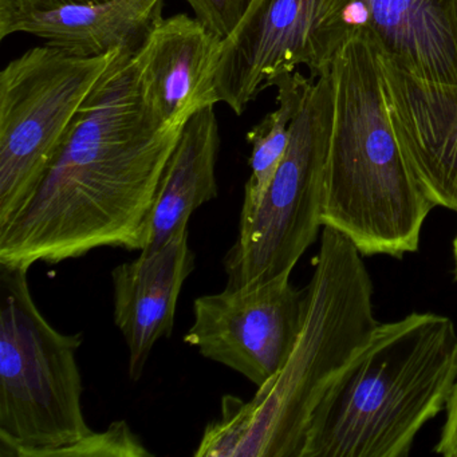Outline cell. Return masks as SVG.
<instances>
[{"instance_id": "1", "label": "cell", "mask_w": 457, "mask_h": 457, "mask_svg": "<svg viewBox=\"0 0 457 457\" xmlns=\"http://www.w3.org/2000/svg\"><path fill=\"white\" fill-rule=\"evenodd\" d=\"M135 53H117L30 199L0 226V264L30 270L97 248L146 247L160 181L184 125L162 127L152 116Z\"/></svg>"}, {"instance_id": "2", "label": "cell", "mask_w": 457, "mask_h": 457, "mask_svg": "<svg viewBox=\"0 0 457 457\" xmlns=\"http://www.w3.org/2000/svg\"><path fill=\"white\" fill-rule=\"evenodd\" d=\"M377 326L362 253L323 227L290 355L250 400L223 395L220 416L205 428L195 456L303 457L315 409Z\"/></svg>"}, {"instance_id": "3", "label": "cell", "mask_w": 457, "mask_h": 457, "mask_svg": "<svg viewBox=\"0 0 457 457\" xmlns=\"http://www.w3.org/2000/svg\"><path fill=\"white\" fill-rule=\"evenodd\" d=\"M333 124L323 227L363 256L403 258L419 250L436 207L403 159L390 121L376 46L358 25L331 66Z\"/></svg>"}, {"instance_id": "4", "label": "cell", "mask_w": 457, "mask_h": 457, "mask_svg": "<svg viewBox=\"0 0 457 457\" xmlns=\"http://www.w3.org/2000/svg\"><path fill=\"white\" fill-rule=\"evenodd\" d=\"M457 379L456 326L411 312L378 323L315 409L303 457H406L446 408Z\"/></svg>"}, {"instance_id": "5", "label": "cell", "mask_w": 457, "mask_h": 457, "mask_svg": "<svg viewBox=\"0 0 457 457\" xmlns=\"http://www.w3.org/2000/svg\"><path fill=\"white\" fill-rule=\"evenodd\" d=\"M28 274L0 264V456L57 457L95 432L82 411L84 334L50 325Z\"/></svg>"}, {"instance_id": "6", "label": "cell", "mask_w": 457, "mask_h": 457, "mask_svg": "<svg viewBox=\"0 0 457 457\" xmlns=\"http://www.w3.org/2000/svg\"><path fill=\"white\" fill-rule=\"evenodd\" d=\"M331 124L333 81L328 71L312 79L304 93L287 151L266 196L253 215L239 220L237 242L223 262L228 287L262 285L291 274L317 239L323 228Z\"/></svg>"}, {"instance_id": "7", "label": "cell", "mask_w": 457, "mask_h": 457, "mask_svg": "<svg viewBox=\"0 0 457 457\" xmlns=\"http://www.w3.org/2000/svg\"><path fill=\"white\" fill-rule=\"evenodd\" d=\"M117 52L100 57L45 45L0 73V226L9 223L44 178L74 119Z\"/></svg>"}, {"instance_id": "8", "label": "cell", "mask_w": 457, "mask_h": 457, "mask_svg": "<svg viewBox=\"0 0 457 457\" xmlns=\"http://www.w3.org/2000/svg\"><path fill=\"white\" fill-rule=\"evenodd\" d=\"M354 0H253L226 39L213 74L216 101L237 116L279 77L306 66L312 79L330 71L358 28Z\"/></svg>"}, {"instance_id": "9", "label": "cell", "mask_w": 457, "mask_h": 457, "mask_svg": "<svg viewBox=\"0 0 457 457\" xmlns=\"http://www.w3.org/2000/svg\"><path fill=\"white\" fill-rule=\"evenodd\" d=\"M290 275L199 296L184 342L262 386L287 360L303 323L304 290Z\"/></svg>"}, {"instance_id": "10", "label": "cell", "mask_w": 457, "mask_h": 457, "mask_svg": "<svg viewBox=\"0 0 457 457\" xmlns=\"http://www.w3.org/2000/svg\"><path fill=\"white\" fill-rule=\"evenodd\" d=\"M224 41L196 18H162L135 53L146 108L162 127L184 125L192 114L216 105L213 74Z\"/></svg>"}, {"instance_id": "11", "label": "cell", "mask_w": 457, "mask_h": 457, "mask_svg": "<svg viewBox=\"0 0 457 457\" xmlns=\"http://www.w3.org/2000/svg\"><path fill=\"white\" fill-rule=\"evenodd\" d=\"M377 54L403 159L436 207L457 213V90L422 84Z\"/></svg>"}, {"instance_id": "12", "label": "cell", "mask_w": 457, "mask_h": 457, "mask_svg": "<svg viewBox=\"0 0 457 457\" xmlns=\"http://www.w3.org/2000/svg\"><path fill=\"white\" fill-rule=\"evenodd\" d=\"M195 258L187 229L112 271L114 323L129 350L133 382L143 377L156 342L172 336L179 296L195 270Z\"/></svg>"}, {"instance_id": "13", "label": "cell", "mask_w": 457, "mask_h": 457, "mask_svg": "<svg viewBox=\"0 0 457 457\" xmlns=\"http://www.w3.org/2000/svg\"><path fill=\"white\" fill-rule=\"evenodd\" d=\"M377 52L422 84L457 90V0H354Z\"/></svg>"}, {"instance_id": "14", "label": "cell", "mask_w": 457, "mask_h": 457, "mask_svg": "<svg viewBox=\"0 0 457 457\" xmlns=\"http://www.w3.org/2000/svg\"><path fill=\"white\" fill-rule=\"evenodd\" d=\"M162 7L164 0H113L0 15V41L23 33L85 57H100L121 49L137 52L162 20Z\"/></svg>"}, {"instance_id": "15", "label": "cell", "mask_w": 457, "mask_h": 457, "mask_svg": "<svg viewBox=\"0 0 457 457\" xmlns=\"http://www.w3.org/2000/svg\"><path fill=\"white\" fill-rule=\"evenodd\" d=\"M219 145L220 136L215 105L205 106L184 124L168 160L144 253L159 250L176 235L187 231L192 213L218 197Z\"/></svg>"}, {"instance_id": "16", "label": "cell", "mask_w": 457, "mask_h": 457, "mask_svg": "<svg viewBox=\"0 0 457 457\" xmlns=\"http://www.w3.org/2000/svg\"><path fill=\"white\" fill-rule=\"evenodd\" d=\"M312 79L294 71L272 82L271 87H277L278 92L277 109L267 114L247 135V141L253 146L251 175L245 183L240 219L253 215L266 196L287 151L294 119Z\"/></svg>"}, {"instance_id": "17", "label": "cell", "mask_w": 457, "mask_h": 457, "mask_svg": "<svg viewBox=\"0 0 457 457\" xmlns=\"http://www.w3.org/2000/svg\"><path fill=\"white\" fill-rule=\"evenodd\" d=\"M143 440L125 421H114L103 432H93L58 452L57 457H149Z\"/></svg>"}, {"instance_id": "18", "label": "cell", "mask_w": 457, "mask_h": 457, "mask_svg": "<svg viewBox=\"0 0 457 457\" xmlns=\"http://www.w3.org/2000/svg\"><path fill=\"white\" fill-rule=\"evenodd\" d=\"M195 18L219 38L228 39L245 20L253 0H186Z\"/></svg>"}, {"instance_id": "19", "label": "cell", "mask_w": 457, "mask_h": 457, "mask_svg": "<svg viewBox=\"0 0 457 457\" xmlns=\"http://www.w3.org/2000/svg\"><path fill=\"white\" fill-rule=\"evenodd\" d=\"M113 0H0V15L21 12H50L66 6L100 4Z\"/></svg>"}, {"instance_id": "20", "label": "cell", "mask_w": 457, "mask_h": 457, "mask_svg": "<svg viewBox=\"0 0 457 457\" xmlns=\"http://www.w3.org/2000/svg\"><path fill=\"white\" fill-rule=\"evenodd\" d=\"M446 419L440 438L435 446L436 453L445 457H457V379L446 403Z\"/></svg>"}, {"instance_id": "21", "label": "cell", "mask_w": 457, "mask_h": 457, "mask_svg": "<svg viewBox=\"0 0 457 457\" xmlns=\"http://www.w3.org/2000/svg\"><path fill=\"white\" fill-rule=\"evenodd\" d=\"M452 250H453L454 278L457 279V235L452 245Z\"/></svg>"}]
</instances>
